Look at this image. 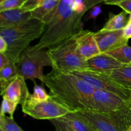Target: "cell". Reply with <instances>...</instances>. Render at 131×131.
<instances>
[{"label": "cell", "instance_id": "cell-20", "mask_svg": "<svg viewBox=\"0 0 131 131\" xmlns=\"http://www.w3.org/2000/svg\"><path fill=\"white\" fill-rule=\"evenodd\" d=\"M18 75L16 63L12 61L0 69V79L12 82Z\"/></svg>", "mask_w": 131, "mask_h": 131}, {"label": "cell", "instance_id": "cell-10", "mask_svg": "<svg viewBox=\"0 0 131 131\" xmlns=\"http://www.w3.org/2000/svg\"><path fill=\"white\" fill-rule=\"evenodd\" d=\"M95 38L101 53H107L116 49L128 45L129 40L124 35V29L103 30L95 33Z\"/></svg>", "mask_w": 131, "mask_h": 131}, {"label": "cell", "instance_id": "cell-14", "mask_svg": "<svg viewBox=\"0 0 131 131\" xmlns=\"http://www.w3.org/2000/svg\"><path fill=\"white\" fill-rule=\"evenodd\" d=\"M31 19V12L23 8L0 12V28L15 26L26 23Z\"/></svg>", "mask_w": 131, "mask_h": 131}, {"label": "cell", "instance_id": "cell-7", "mask_svg": "<svg viewBox=\"0 0 131 131\" xmlns=\"http://www.w3.org/2000/svg\"><path fill=\"white\" fill-rule=\"evenodd\" d=\"M23 113L37 120L60 118L70 113V110L51 98L46 101H35L29 97L21 104Z\"/></svg>", "mask_w": 131, "mask_h": 131}, {"label": "cell", "instance_id": "cell-6", "mask_svg": "<svg viewBox=\"0 0 131 131\" xmlns=\"http://www.w3.org/2000/svg\"><path fill=\"white\" fill-rule=\"evenodd\" d=\"M77 113L96 130L126 131L131 127V106L111 113L83 111Z\"/></svg>", "mask_w": 131, "mask_h": 131}, {"label": "cell", "instance_id": "cell-15", "mask_svg": "<svg viewBox=\"0 0 131 131\" xmlns=\"http://www.w3.org/2000/svg\"><path fill=\"white\" fill-rule=\"evenodd\" d=\"M61 0H44L38 7L31 11V19H35L48 24L55 14Z\"/></svg>", "mask_w": 131, "mask_h": 131}, {"label": "cell", "instance_id": "cell-22", "mask_svg": "<svg viewBox=\"0 0 131 131\" xmlns=\"http://www.w3.org/2000/svg\"><path fill=\"white\" fill-rule=\"evenodd\" d=\"M34 83V88H33V93L32 94L29 93V97L31 99L35 101H46L51 98V95L46 92L42 86L38 85L35 81Z\"/></svg>", "mask_w": 131, "mask_h": 131}, {"label": "cell", "instance_id": "cell-12", "mask_svg": "<svg viewBox=\"0 0 131 131\" xmlns=\"http://www.w3.org/2000/svg\"><path fill=\"white\" fill-rule=\"evenodd\" d=\"M29 93L26 80L23 77L18 75L11 82L1 95L3 99H6L17 104H22Z\"/></svg>", "mask_w": 131, "mask_h": 131}, {"label": "cell", "instance_id": "cell-19", "mask_svg": "<svg viewBox=\"0 0 131 131\" xmlns=\"http://www.w3.org/2000/svg\"><path fill=\"white\" fill-rule=\"evenodd\" d=\"M107 54L124 65H130L131 63V47L128 45L107 52Z\"/></svg>", "mask_w": 131, "mask_h": 131}, {"label": "cell", "instance_id": "cell-3", "mask_svg": "<svg viewBox=\"0 0 131 131\" xmlns=\"http://www.w3.org/2000/svg\"><path fill=\"white\" fill-rule=\"evenodd\" d=\"M46 24L35 19L26 23L8 28H0V37L8 45L5 54L13 62H18L20 54L34 40L40 38L45 30Z\"/></svg>", "mask_w": 131, "mask_h": 131}, {"label": "cell", "instance_id": "cell-27", "mask_svg": "<svg viewBox=\"0 0 131 131\" xmlns=\"http://www.w3.org/2000/svg\"><path fill=\"white\" fill-rule=\"evenodd\" d=\"M102 13V10L99 5H96L92 7L90 9V12L89 16H88V19H93L95 20L97 18V17Z\"/></svg>", "mask_w": 131, "mask_h": 131}, {"label": "cell", "instance_id": "cell-25", "mask_svg": "<svg viewBox=\"0 0 131 131\" xmlns=\"http://www.w3.org/2000/svg\"><path fill=\"white\" fill-rule=\"evenodd\" d=\"M49 121L53 125L55 131H76L69 124L60 118L52 119Z\"/></svg>", "mask_w": 131, "mask_h": 131}, {"label": "cell", "instance_id": "cell-34", "mask_svg": "<svg viewBox=\"0 0 131 131\" xmlns=\"http://www.w3.org/2000/svg\"><path fill=\"white\" fill-rule=\"evenodd\" d=\"M126 131H131V127H129Z\"/></svg>", "mask_w": 131, "mask_h": 131}, {"label": "cell", "instance_id": "cell-29", "mask_svg": "<svg viewBox=\"0 0 131 131\" xmlns=\"http://www.w3.org/2000/svg\"><path fill=\"white\" fill-rule=\"evenodd\" d=\"M102 2H104V0H84L87 10H90L92 7Z\"/></svg>", "mask_w": 131, "mask_h": 131}, {"label": "cell", "instance_id": "cell-2", "mask_svg": "<svg viewBox=\"0 0 131 131\" xmlns=\"http://www.w3.org/2000/svg\"><path fill=\"white\" fill-rule=\"evenodd\" d=\"M88 11L84 0H61L51 21L35 47L50 49L59 46L83 30L82 17Z\"/></svg>", "mask_w": 131, "mask_h": 131}, {"label": "cell", "instance_id": "cell-32", "mask_svg": "<svg viewBox=\"0 0 131 131\" xmlns=\"http://www.w3.org/2000/svg\"><path fill=\"white\" fill-rule=\"evenodd\" d=\"M8 45L3 37H0V53H4L7 51Z\"/></svg>", "mask_w": 131, "mask_h": 131}, {"label": "cell", "instance_id": "cell-4", "mask_svg": "<svg viewBox=\"0 0 131 131\" xmlns=\"http://www.w3.org/2000/svg\"><path fill=\"white\" fill-rule=\"evenodd\" d=\"M16 65L18 75L25 80L31 79L35 82V79H37L43 83L45 77L43 67H52L53 64L47 50L29 46L20 54Z\"/></svg>", "mask_w": 131, "mask_h": 131}, {"label": "cell", "instance_id": "cell-35", "mask_svg": "<svg viewBox=\"0 0 131 131\" xmlns=\"http://www.w3.org/2000/svg\"><path fill=\"white\" fill-rule=\"evenodd\" d=\"M129 102H130V105H131V93H130V99H129Z\"/></svg>", "mask_w": 131, "mask_h": 131}, {"label": "cell", "instance_id": "cell-8", "mask_svg": "<svg viewBox=\"0 0 131 131\" xmlns=\"http://www.w3.org/2000/svg\"><path fill=\"white\" fill-rule=\"evenodd\" d=\"M69 72L80 78L95 90L113 92L129 101L131 90L124 88L102 73L97 72L88 69L75 70Z\"/></svg>", "mask_w": 131, "mask_h": 131}, {"label": "cell", "instance_id": "cell-18", "mask_svg": "<svg viewBox=\"0 0 131 131\" xmlns=\"http://www.w3.org/2000/svg\"><path fill=\"white\" fill-rule=\"evenodd\" d=\"M129 17H128V14L124 11L116 15L110 13L108 20L102 29L110 31L124 29L129 22Z\"/></svg>", "mask_w": 131, "mask_h": 131}, {"label": "cell", "instance_id": "cell-5", "mask_svg": "<svg viewBox=\"0 0 131 131\" xmlns=\"http://www.w3.org/2000/svg\"><path fill=\"white\" fill-rule=\"evenodd\" d=\"M47 52L53 64L52 69L65 72L88 69L87 60L77 49L75 36L56 47L48 49Z\"/></svg>", "mask_w": 131, "mask_h": 131}, {"label": "cell", "instance_id": "cell-37", "mask_svg": "<svg viewBox=\"0 0 131 131\" xmlns=\"http://www.w3.org/2000/svg\"><path fill=\"white\" fill-rule=\"evenodd\" d=\"M5 1V0H0V3L3 2V1Z\"/></svg>", "mask_w": 131, "mask_h": 131}, {"label": "cell", "instance_id": "cell-30", "mask_svg": "<svg viewBox=\"0 0 131 131\" xmlns=\"http://www.w3.org/2000/svg\"><path fill=\"white\" fill-rule=\"evenodd\" d=\"M124 37L127 39L129 40L131 38V20L129 19V22L127 24L126 26L124 29Z\"/></svg>", "mask_w": 131, "mask_h": 131}, {"label": "cell", "instance_id": "cell-38", "mask_svg": "<svg viewBox=\"0 0 131 131\" xmlns=\"http://www.w3.org/2000/svg\"><path fill=\"white\" fill-rule=\"evenodd\" d=\"M96 131H99V130H96Z\"/></svg>", "mask_w": 131, "mask_h": 131}, {"label": "cell", "instance_id": "cell-9", "mask_svg": "<svg viewBox=\"0 0 131 131\" xmlns=\"http://www.w3.org/2000/svg\"><path fill=\"white\" fill-rule=\"evenodd\" d=\"M93 111L99 113H111L131 106L130 102L113 92L95 90L93 96Z\"/></svg>", "mask_w": 131, "mask_h": 131}, {"label": "cell", "instance_id": "cell-26", "mask_svg": "<svg viewBox=\"0 0 131 131\" xmlns=\"http://www.w3.org/2000/svg\"><path fill=\"white\" fill-rule=\"evenodd\" d=\"M43 1L44 0H26L21 8L25 11L31 12L38 7Z\"/></svg>", "mask_w": 131, "mask_h": 131}, {"label": "cell", "instance_id": "cell-1", "mask_svg": "<svg viewBox=\"0 0 131 131\" xmlns=\"http://www.w3.org/2000/svg\"><path fill=\"white\" fill-rule=\"evenodd\" d=\"M43 83L49 90L50 95L70 112L93 111L95 89L74 74L52 69L45 75Z\"/></svg>", "mask_w": 131, "mask_h": 131}, {"label": "cell", "instance_id": "cell-17", "mask_svg": "<svg viewBox=\"0 0 131 131\" xmlns=\"http://www.w3.org/2000/svg\"><path fill=\"white\" fill-rule=\"evenodd\" d=\"M60 118L69 124L76 131H96L85 119L77 113L70 112Z\"/></svg>", "mask_w": 131, "mask_h": 131}, {"label": "cell", "instance_id": "cell-33", "mask_svg": "<svg viewBox=\"0 0 131 131\" xmlns=\"http://www.w3.org/2000/svg\"><path fill=\"white\" fill-rule=\"evenodd\" d=\"M127 1V0H104V3L106 5H117L123 1Z\"/></svg>", "mask_w": 131, "mask_h": 131}, {"label": "cell", "instance_id": "cell-23", "mask_svg": "<svg viewBox=\"0 0 131 131\" xmlns=\"http://www.w3.org/2000/svg\"><path fill=\"white\" fill-rule=\"evenodd\" d=\"M17 105V104L15 103L12 101H10L9 100L6 99H3L0 115H6V114H8L10 118H14V114Z\"/></svg>", "mask_w": 131, "mask_h": 131}, {"label": "cell", "instance_id": "cell-16", "mask_svg": "<svg viewBox=\"0 0 131 131\" xmlns=\"http://www.w3.org/2000/svg\"><path fill=\"white\" fill-rule=\"evenodd\" d=\"M102 74L124 88L131 90V65H125Z\"/></svg>", "mask_w": 131, "mask_h": 131}, {"label": "cell", "instance_id": "cell-31", "mask_svg": "<svg viewBox=\"0 0 131 131\" xmlns=\"http://www.w3.org/2000/svg\"><path fill=\"white\" fill-rule=\"evenodd\" d=\"M10 60L4 53H0V69L6 66L10 62Z\"/></svg>", "mask_w": 131, "mask_h": 131}, {"label": "cell", "instance_id": "cell-13", "mask_svg": "<svg viewBox=\"0 0 131 131\" xmlns=\"http://www.w3.org/2000/svg\"><path fill=\"white\" fill-rule=\"evenodd\" d=\"M88 70L100 73H104L124 66L117 60L107 53H101L87 60Z\"/></svg>", "mask_w": 131, "mask_h": 131}, {"label": "cell", "instance_id": "cell-28", "mask_svg": "<svg viewBox=\"0 0 131 131\" xmlns=\"http://www.w3.org/2000/svg\"><path fill=\"white\" fill-rule=\"evenodd\" d=\"M116 6H118L123 9L124 12L128 14H131V0H127L118 4Z\"/></svg>", "mask_w": 131, "mask_h": 131}, {"label": "cell", "instance_id": "cell-24", "mask_svg": "<svg viewBox=\"0 0 131 131\" xmlns=\"http://www.w3.org/2000/svg\"><path fill=\"white\" fill-rule=\"evenodd\" d=\"M25 1L26 0H5L0 3V12L20 8Z\"/></svg>", "mask_w": 131, "mask_h": 131}, {"label": "cell", "instance_id": "cell-21", "mask_svg": "<svg viewBox=\"0 0 131 131\" xmlns=\"http://www.w3.org/2000/svg\"><path fill=\"white\" fill-rule=\"evenodd\" d=\"M0 129L5 131H24L10 116L0 115Z\"/></svg>", "mask_w": 131, "mask_h": 131}, {"label": "cell", "instance_id": "cell-11", "mask_svg": "<svg viewBox=\"0 0 131 131\" xmlns=\"http://www.w3.org/2000/svg\"><path fill=\"white\" fill-rule=\"evenodd\" d=\"M75 42L78 52L86 60L101 53L95 38L94 32L83 29L75 35Z\"/></svg>", "mask_w": 131, "mask_h": 131}, {"label": "cell", "instance_id": "cell-36", "mask_svg": "<svg viewBox=\"0 0 131 131\" xmlns=\"http://www.w3.org/2000/svg\"><path fill=\"white\" fill-rule=\"evenodd\" d=\"M129 19H130V20H131V14L129 15Z\"/></svg>", "mask_w": 131, "mask_h": 131}, {"label": "cell", "instance_id": "cell-39", "mask_svg": "<svg viewBox=\"0 0 131 131\" xmlns=\"http://www.w3.org/2000/svg\"><path fill=\"white\" fill-rule=\"evenodd\" d=\"M130 65H131V63H130Z\"/></svg>", "mask_w": 131, "mask_h": 131}]
</instances>
